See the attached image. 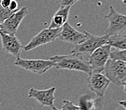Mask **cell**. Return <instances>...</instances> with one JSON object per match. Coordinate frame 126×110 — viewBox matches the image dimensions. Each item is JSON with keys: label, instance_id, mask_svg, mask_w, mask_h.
Returning <instances> with one entry per match:
<instances>
[{"label": "cell", "instance_id": "cell-1", "mask_svg": "<svg viewBox=\"0 0 126 110\" xmlns=\"http://www.w3.org/2000/svg\"><path fill=\"white\" fill-rule=\"evenodd\" d=\"M49 59L53 61L55 66L58 69L78 71L87 73L89 75L92 73L88 61L84 59L82 55L79 53H71L66 55H54Z\"/></svg>", "mask_w": 126, "mask_h": 110}, {"label": "cell", "instance_id": "cell-2", "mask_svg": "<svg viewBox=\"0 0 126 110\" xmlns=\"http://www.w3.org/2000/svg\"><path fill=\"white\" fill-rule=\"evenodd\" d=\"M104 71L106 77L110 80V83L117 86H123L125 90L126 83V62L108 59L104 67Z\"/></svg>", "mask_w": 126, "mask_h": 110}, {"label": "cell", "instance_id": "cell-3", "mask_svg": "<svg viewBox=\"0 0 126 110\" xmlns=\"http://www.w3.org/2000/svg\"><path fill=\"white\" fill-rule=\"evenodd\" d=\"M84 33L86 35V39L80 44L75 46L71 53H79L82 55L85 54L89 55L99 47L108 44V36L106 35L96 36L86 31H84Z\"/></svg>", "mask_w": 126, "mask_h": 110}, {"label": "cell", "instance_id": "cell-4", "mask_svg": "<svg viewBox=\"0 0 126 110\" xmlns=\"http://www.w3.org/2000/svg\"><path fill=\"white\" fill-rule=\"evenodd\" d=\"M109 22V25L105 32L107 36L118 34H126V17L119 14L111 5L109 6V12L105 17Z\"/></svg>", "mask_w": 126, "mask_h": 110}, {"label": "cell", "instance_id": "cell-5", "mask_svg": "<svg viewBox=\"0 0 126 110\" xmlns=\"http://www.w3.org/2000/svg\"><path fill=\"white\" fill-rule=\"evenodd\" d=\"M60 28H45L33 37L27 45L23 46L25 51H31L43 45L50 43L55 41L59 36Z\"/></svg>", "mask_w": 126, "mask_h": 110}, {"label": "cell", "instance_id": "cell-6", "mask_svg": "<svg viewBox=\"0 0 126 110\" xmlns=\"http://www.w3.org/2000/svg\"><path fill=\"white\" fill-rule=\"evenodd\" d=\"M15 64L24 69L39 74H45L47 70L55 66L54 62L50 59H24L20 57L16 59Z\"/></svg>", "mask_w": 126, "mask_h": 110}, {"label": "cell", "instance_id": "cell-7", "mask_svg": "<svg viewBox=\"0 0 126 110\" xmlns=\"http://www.w3.org/2000/svg\"><path fill=\"white\" fill-rule=\"evenodd\" d=\"M111 52V46L105 44L95 50L92 54L89 55L88 61L92 73H101L104 70L107 61L109 59Z\"/></svg>", "mask_w": 126, "mask_h": 110}, {"label": "cell", "instance_id": "cell-8", "mask_svg": "<svg viewBox=\"0 0 126 110\" xmlns=\"http://www.w3.org/2000/svg\"><path fill=\"white\" fill-rule=\"evenodd\" d=\"M28 13V8L26 6H23L20 9L13 13L9 17L1 23V31L6 34H16L20 24Z\"/></svg>", "mask_w": 126, "mask_h": 110}, {"label": "cell", "instance_id": "cell-9", "mask_svg": "<svg viewBox=\"0 0 126 110\" xmlns=\"http://www.w3.org/2000/svg\"><path fill=\"white\" fill-rule=\"evenodd\" d=\"M110 80L101 73H91L88 78V87L97 97H104Z\"/></svg>", "mask_w": 126, "mask_h": 110}, {"label": "cell", "instance_id": "cell-10", "mask_svg": "<svg viewBox=\"0 0 126 110\" xmlns=\"http://www.w3.org/2000/svg\"><path fill=\"white\" fill-rule=\"evenodd\" d=\"M3 52L14 56L15 59L19 57L23 45L15 34H10L0 32Z\"/></svg>", "mask_w": 126, "mask_h": 110}, {"label": "cell", "instance_id": "cell-11", "mask_svg": "<svg viewBox=\"0 0 126 110\" xmlns=\"http://www.w3.org/2000/svg\"><path fill=\"white\" fill-rule=\"evenodd\" d=\"M86 38L84 33H81L73 27L68 22H65L61 27L58 38L62 42L70 43L72 45H79Z\"/></svg>", "mask_w": 126, "mask_h": 110}, {"label": "cell", "instance_id": "cell-12", "mask_svg": "<svg viewBox=\"0 0 126 110\" xmlns=\"http://www.w3.org/2000/svg\"><path fill=\"white\" fill-rule=\"evenodd\" d=\"M55 87L46 90H37L34 88H31L29 92L28 96L30 98H34L39 103L41 108L48 106L52 108L54 106L55 100Z\"/></svg>", "mask_w": 126, "mask_h": 110}, {"label": "cell", "instance_id": "cell-13", "mask_svg": "<svg viewBox=\"0 0 126 110\" xmlns=\"http://www.w3.org/2000/svg\"><path fill=\"white\" fill-rule=\"evenodd\" d=\"M104 97L92 98L90 95L83 94L79 97V106L82 110H102Z\"/></svg>", "mask_w": 126, "mask_h": 110}, {"label": "cell", "instance_id": "cell-14", "mask_svg": "<svg viewBox=\"0 0 126 110\" xmlns=\"http://www.w3.org/2000/svg\"><path fill=\"white\" fill-rule=\"evenodd\" d=\"M72 6H60L52 17L49 28H60L67 22Z\"/></svg>", "mask_w": 126, "mask_h": 110}, {"label": "cell", "instance_id": "cell-15", "mask_svg": "<svg viewBox=\"0 0 126 110\" xmlns=\"http://www.w3.org/2000/svg\"><path fill=\"white\" fill-rule=\"evenodd\" d=\"M108 44L116 49H126V34H118L108 36Z\"/></svg>", "mask_w": 126, "mask_h": 110}, {"label": "cell", "instance_id": "cell-16", "mask_svg": "<svg viewBox=\"0 0 126 110\" xmlns=\"http://www.w3.org/2000/svg\"><path fill=\"white\" fill-rule=\"evenodd\" d=\"M109 59L114 61H126V50L117 49L114 51L110 52Z\"/></svg>", "mask_w": 126, "mask_h": 110}, {"label": "cell", "instance_id": "cell-17", "mask_svg": "<svg viewBox=\"0 0 126 110\" xmlns=\"http://www.w3.org/2000/svg\"><path fill=\"white\" fill-rule=\"evenodd\" d=\"M16 12V11H15ZM15 12L10 10L8 8H5L0 4V22H3L8 17H9Z\"/></svg>", "mask_w": 126, "mask_h": 110}, {"label": "cell", "instance_id": "cell-18", "mask_svg": "<svg viewBox=\"0 0 126 110\" xmlns=\"http://www.w3.org/2000/svg\"><path fill=\"white\" fill-rule=\"evenodd\" d=\"M62 110H82L79 106H76L68 100H64Z\"/></svg>", "mask_w": 126, "mask_h": 110}, {"label": "cell", "instance_id": "cell-19", "mask_svg": "<svg viewBox=\"0 0 126 110\" xmlns=\"http://www.w3.org/2000/svg\"><path fill=\"white\" fill-rule=\"evenodd\" d=\"M18 4L17 3L16 0H11V2L10 3V5L8 6V9L11 11H15L18 10Z\"/></svg>", "mask_w": 126, "mask_h": 110}, {"label": "cell", "instance_id": "cell-20", "mask_svg": "<svg viewBox=\"0 0 126 110\" xmlns=\"http://www.w3.org/2000/svg\"><path fill=\"white\" fill-rule=\"evenodd\" d=\"M80 0H62L61 1V6H72L76 2Z\"/></svg>", "mask_w": 126, "mask_h": 110}, {"label": "cell", "instance_id": "cell-21", "mask_svg": "<svg viewBox=\"0 0 126 110\" xmlns=\"http://www.w3.org/2000/svg\"><path fill=\"white\" fill-rule=\"evenodd\" d=\"M11 0H0V4L5 8H8Z\"/></svg>", "mask_w": 126, "mask_h": 110}, {"label": "cell", "instance_id": "cell-22", "mask_svg": "<svg viewBox=\"0 0 126 110\" xmlns=\"http://www.w3.org/2000/svg\"><path fill=\"white\" fill-rule=\"evenodd\" d=\"M126 101L125 100H124V101H121L119 102V104H120L121 106H122V107L124 108V109H126Z\"/></svg>", "mask_w": 126, "mask_h": 110}, {"label": "cell", "instance_id": "cell-23", "mask_svg": "<svg viewBox=\"0 0 126 110\" xmlns=\"http://www.w3.org/2000/svg\"><path fill=\"white\" fill-rule=\"evenodd\" d=\"M51 108L53 109V110H59V109L57 108H56V106H55V105H54L53 106V107Z\"/></svg>", "mask_w": 126, "mask_h": 110}, {"label": "cell", "instance_id": "cell-24", "mask_svg": "<svg viewBox=\"0 0 126 110\" xmlns=\"http://www.w3.org/2000/svg\"><path fill=\"white\" fill-rule=\"evenodd\" d=\"M124 3V4H126V0H121Z\"/></svg>", "mask_w": 126, "mask_h": 110}, {"label": "cell", "instance_id": "cell-25", "mask_svg": "<svg viewBox=\"0 0 126 110\" xmlns=\"http://www.w3.org/2000/svg\"><path fill=\"white\" fill-rule=\"evenodd\" d=\"M0 24H1V22H0ZM0 32H1V28H0Z\"/></svg>", "mask_w": 126, "mask_h": 110}, {"label": "cell", "instance_id": "cell-26", "mask_svg": "<svg viewBox=\"0 0 126 110\" xmlns=\"http://www.w3.org/2000/svg\"><path fill=\"white\" fill-rule=\"evenodd\" d=\"M25 1H27V0H25Z\"/></svg>", "mask_w": 126, "mask_h": 110}]
</instances>
